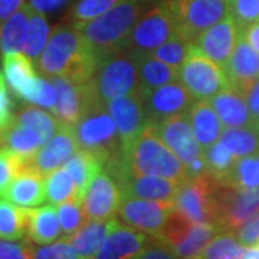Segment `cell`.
<instances>
[{
	"mask_svg": "<svg viewBox=\"0 0 259 259\" xmlns=\"http://www.w3.org/2000/svg\"><path fill=\"white\" fill-rule=\"evenodd\" d=\"M158 0H121L114 8L88 22H76L75 29L81 33L94 55L102 58L124 48L127 37L141 16Z\"/></svg>",
	"mask_w": 259,
	"mask_h": 259,
	"instance_id": "2",
	"label": "cell"
},
{
	"mask_svg": "<svg viewBox=\"0 0 259 259\" xmlns=\"http://www.w3.org/2000/svg\"><path fill=\"white\" fill-rule=\"evenodd\" d=\"M22 166V160L16 157L9 150H0V197L8 190L13 179L18 176Z\"/></svg>",
	"mask_w": 259,
	"mask_h": 259,
	"instance_id": "45",
	"label": "cell"
},
{
	"mask_svg": "<svg viewBox=\"0 0 259 259\" xmlns=\"http://www.w3.org/2000/svg\"><path fill=\"white\" fill-rule=\"evenodd\" d=\"M148 235L114 221L111 231L94 259H137Z\"/></svg>",
	"mask_w": 259,
	"mask_h": 259,
	"instance_id": "21",
	"label": "cell"
},
{
	"mask_svg": "<svg viewBox=\"0 0 259 259\" xmlns=\"http://www.w3.org/2000/svg\"><path fill=\"white\" fill-rule=\"evenodd\" d=\"M28 209L0 199V239L19 241L26 236Z\"/></svg>",
	"mask_w": 259,
	"mask_h": 259,
	"instance_id": "34",
	"label": "cell"
},
{
	"mask_svg": "<svg viewBox=\"0 0 259 259\" xmlns=\"http://www.w3.org/2000/svg\"><path fill=\"white\" fill-rule=\"evenodd\" d=\"M28 102L36 105V107L52 111L56 102V91L55 88H54V85L51 83V81L47 79V78L37 76L35 88H33L32 94H30Z\"/></svg>",
	"mask_w": 259,
	"mask_h": 259,
	"instance_id": "46",
	"label": "cell"
},
{
	"mask_svg": "<svg viewBox=\"0 0 259 259\" xmlns=\"http://www.w3.org/2000/svg\"><path fill=\"white\" fill-rule=\"evenodd\" d=\"M15 117L13 112V101L10 98L5 78L0 81V133L6 130L12 124Z\"/></svg>",
	"mask_w": 259,
	"mask_h": 259,
	"instance_id": "50",
	"label": "cell"
},
{
	"mask_svg": "<svg viewBox=\"0 0 259 259\" xmlns=\"http://www.w3.org/2000/svg\"><path fill=\"white\" fill-rule=\"evenodd\" d=\"M239 35L245 37V40L259 54V22L249 26L246 30L239 32Z\"/></svg>",
	"mask_w": 259,
	"mask_h": 259,
	"instance_id": "54",
	"label": "cell"
},
{
	"mask_svg": "<svg viewBox=\"0 0 259 259\" xmlns=\"http://www.w3.org/2000/svg\"><path fill=\"white\" fill-rule=\"evenodd\" d=\"M219 182L209 175L186 179L180 183L175 197V207L196 223H209L218 226Z\"/></svg>",
	"mask_w": 259,
	"mask_h": 259,
	"instance_id": "9",
	"label": "cell"
},
{
	"mask_svg": "<svg viewBox=\"0 0 259 259\" xmlns=\"http://www.w3.org/2000/svg\"><path fill=\"white\" fill-rule=\"evenodd\" d=\"M229 87L245 95L252 83L259 78V54L239 35L231 58L223 66Z\"/></svg>",
	"mask_w": 259,
	"mask_h": 259,
	"instance_id": "20",
	"label": "cell"
},
{
	"mask_svg": "<svg viewBox=\"0 0 259 259\" xmlns=\"http://www.w3.org/2000/svg\"><path fill=\"white\" fill-rule=\"evenodd\" d=\"M56 91V102L52 114L59 122L72 125L79 121L88 105L97 98L90 83H75L65 76L47 78Z\"/></svg>",
	"mask_w": 259,
	"mask_h": 259,
	"instance_id": "16",
	"label": "cell"
},
{
	"mask_svg": "<svg viewBox=\"0 0 259 259\" xmlns=\"http://www.w3.org/2000/svg\"><path fill=\"white\" fill-rule=\"evenodd\" d=\"M161 141L183 163L187 179L207 175L203 148L194 137L187 115H176L151 124Z\"/></svg>",
	"mask_w": 259,
	"mask_h": 259,
	"instance_id": "7",
	"label": "cell"
},
{
	"mask_svg": "<svg viewBox=\"0 0 259 259\" xmlns=\"http://www.w3.org/2000/svg\"><path fill=\"white\" fill-rule=\"evenodd\" d=\"M175 204L134 197H122L117 210L118 222L151 238H158Z\"/></svg>",
	"mask_w": 259,
	"mask_h": 259,
	"instance_id": "12",
	"label": "cell"
},
{
	"mask_svg": "<svg viewBox=\"0 0 259 259\" xmlns=\"http://www.w3.org/2000/svg\"><path fill=\"white\" fill-rule=\"evenodd\" d=\"M137 259H182L177 256L167 245L156 238H148L143 250L140 252Z\"/></svg>",
	"mask_w": 259,
	"mask_h": 259,
	"instance_id": "48",
	"label": "cell"
},
{
	"mask_svg": "<svg viewBox=\"0 0 259 259\" xmlns=\"http://www.w3.org/2000/svg\"><path fill=\"white\" fill-rule=\"evenodd\" d=\"M47 202L51 204H62L69 200H76L75 182L69 170L65 166L56 168L45 176Z\"/></svg>",
	"mask_w": 259,
	"mask_h": 259,
	"instance_id": "37",
	"label": "cell"
},
{
	"mask_svg": "<svg viewBox=\"0 0 259 259\" xmlns=\"http://www.w3.org/2000/svg\"><path fill=\"white\" fill-rule=\"evenodd\" d=\"M0 150H2V146H0Z\"/></svg>",
	"mask_w": 259,
	"mask_h": 259,
	"instance_id": "59",
	"label": "cell"
},
{
	"mask_svg": "<svg viewBox=\"0 0 259 259\" xmlns=\"http://www.w3.org/2000/svg\"><path fill=\"white\" fill-rule=\"evenodd\" d=\"M187 118L200 147L207 148L222 136V122L209 101H196L187 112Z\"/></svg>",
	"mask_w": 259,
	"mask_h": 259,
	"instance_id": "27",
	"label": "cell"
},
{
	"mask_svg": "<svg viewBox=\"0 0 259 259\" xmlns=\"http://www.w3.org/2000/svg\"><path fill=\"white\" fill-rule=\"evenodd\" d=\"M229 9L239 32L259 22V0H232Z\"/></svg>",
	"mask_w": 259,
	"mask_h": 259,
	"instance_id": "42",
	"label": "cell"
},
{
	"mask_svg": "<svg viewBox=\"0 0 259 259\" xmlns=\"http://www.w3.org/2000/svg\"><path fill=\"white\" fill-rule=\"evenodd\" d=\"M179 81L196 101H210L213 97L229 88L222 66L204 56L194 45L179 68Z\"/></svg>",
	"mask_w": 259,
	"mask_h": 259,
	"instance_id": "10",
	"label": "cell"
},
{
	"mask_svg": "<svg viewBox=\"0 0 259 259\" xmlns=\"http://www.w3.org/2000/svg\"><path fill=\"white\" fill-rule=\"evenodd\" d=\"M137 72H139L140 95L157 90L166 83L179 79V69L158 61L151 55L137 56Z\"/></svg>",
	"mask_w": 259,
	"mask_h": 259,
	"instance_id": "29",
	"label": "cell"
},
{
	"mask_svg": "<svg viewBox=\"0 0 259 259\" xmlns=\"http://www.w3.org/2000/svg\"><path fill=\"white\" fill-rule=\"evenodd\" d=\"M79 150L78 141L75 137L74 127L59 124V128L55 136L48 141L45 146L39 148L36 154L28 161H22V168H33L42 176H47L59 167L65 166V163Z\"/></svg>",
	"mask_w": 259,
	"mask_h": 259,
	"instance_id": "17",
	"label": "cell"
},
{
	"mask_svg": "<svg viewBox=\"0 0 259 259\" xmlns=\"http://www.w3.org/2000/svg\"><path fill=\"white\" fill-rule=\"evenodd\" d=\"M235 236L243 246H256V245H259V212L243 223L236 231Z\"/></svg>",
	"mask_w": 259,
	"mask_h": 259,
	"instance_id": "49",
	"label": "cell"
},
{
	"mask_svg": "<svg viewBox=\"0 0 259 259\" xmlns=\"http://www.w3.org/2000/svg\"><path fill=\"white\" fill-rule=\"evenodd\" d=\"M218 203V228L222 232H236L259 212V189H236L219 185Z\"/></svg>",
	"mask_w": 259,
	"mask_h": 259,
	"instance_id": "13",
	"label": "cell"
},
{
	"mask_svg": "<svg viewBox=\"0 0 259 259\" xmlns=\"http://www.w3.org/2000/svg\"><path fill=\"white\" fill-rule=\"evenodd\" d=\"M245 98L249 107L252 120L256 125H259V78L248 88V91L245 93Z\"/></svg>",
	"mask_w": 259,
	"mask_h": 259,
	"instance_id": "51",
	"label": "cell"
},
{
	"mask_svg": "<svg viewBox=\"0 0 259 259\" xmlns=\"http://www.w3.org/2000/svg\"><path fill=\"white\" fill-rule=\"evenodd\" d=\"M3 76L15 98L28 102L37 79L32 59L22 52L3 55Z\"/></svg>",
	"mask_w": 259,
	"mask_h": 259,
	"instance_id": "24",
	"label": "cell"
},
{
	"mask_svg": "<svg viewBox=\"0 0 259 259\" xmlns=\"http://www.w3.org/2000/svg\"><path fill=\"white\" fill-rule=\"evenodd\" d=\"M203 157L207 175L216 179L221 185H225L228 177L231 176L238 158L232 154L221 140L216 141L210 147L204 148Z\"/></svg>",
	"mask_w": 259,
	"mask_h": 259,
	"instance_id": "36",
	"label": "cell"
},
{
	"mask_svg": "<svg viewBox=\"0 0 259 259\" xmlns=\"http://www.w3.org/2000/svg\"><path fill=\"white\" fill-rule=\"evenodd\" d=\"M221 232L216 225L190 221L175 207V210L168 214L160 236L156 239L167 245L179 258L196 259L206 245Z\"/></svg>",
	"mask_w": 259,
	"mask_h": 259,
	"instance_id": "6",
	"label": "cell"
},
{
	"mask_svg": "<svg viewBox=\"0 0 259 259\" xmlns=\"http://www.w3.org/2000/svg\"><path fill=\"white\" fill-rule=\"evenodd\" d=\"M176 33V23L167 0H158L136 23L124 48L137 56L150 55Z\"/></svg>",
	"mask_w": 259,
	"mask_h": 259,
	"instance_id": "11",
	"label": "cell"
},
{
	"mask_svg": "<svg viewBox=\"0 0 259 259\" xmlns=\"http://www.w3.org/2000/svg\"><path fill=\"white\" fill-rule=\"evenodd\" d=\"M246 259H259V245H256V246H248Z\"/></svg>",
	"mask_w": 259,
	"mask_h": 259,
	"instance_id": "55",
	"label": "cell"
},
{
	"mask_svg": "<svg viewBox=\"0 0 259 259\" xmlns=\"http://www.w3.org/2000/svg\"><path fill=\"white\" fill-rule=\"evenodd\" d=\"M226 2H228V3H231V2H232V0H226Z\"/></svg>",
	"mask_w": 259,
	"mask_h": 259,
	"instance_id": "58",
	"label": "cell"
},
{
	"mask_svg": "<svg viewBox=\"0 0 259 259\" xmlns=\"http://www.w3.org/2000/svg\"><path fill=\"white\" fill-rule=\"evenodd\" d=\"M32 12L33 10L29 5H23L13 16H10L0 26V48L3 55L22 52Z\"/></svg>",
	"mask_w": 259,
	"mask_h": 259,
	"instance_id": "31",
	"label": "cell"
},
{
	"mask_svg": "<svg viewBox=\"0 0 259 259\" xmlns=\"http://www.w3.org/2000/svg\"><path fill=\"white\" fill-rule=\"evenodd\" d=\"M210 105L216 111L225 128L256 125L250 117L249 107L245 95L231 87L213 97L210 100Z\"/></svg>",
	"mask_w": 259,
	"mask_h": 259,
	"instance_id": "25",
	"label": "cell"
},
{
	"mask_svg": "<svg viewBox=\"0 0 259 259\" xmlns=\"http://www.w3.org/2000/svg\"><path fill=\"white\" fill-rule=\"evenodd\" d=\"M248 246H243L232 232H221L206 245L196 259H246Z\"/></svg>",
	"mask_w": 259,
	"mask_h": 259,
	"instance_id": "38",
	"label": "cell"
},
{
	"mask_svg": "<svg viewBox=\"0 0 259 259\" xmlns=\"http://www.w3.org/2000/svg\"><path fill=\"white\" fill-rule=\"evenodd\" d=\"M13 120L19 122L20 125H25L37 133L45 141V144L55 136L61 124L55 115L44 111L40 107H36V105H28V107L20 108L18 112H15Z\"/></svg>",
	"mask_w": 259,
	"mask_h": 259,
	"instance_id": "35",
	"label": "cell"
},
{
	"mask_svg": "<svg viewBox=\"0 0 259 259\" xmlns=\"http://www.w3.org/2000/svg\"><path fill=\"white\" fill-rule=\"evenodd\" d=\"M65 167L69 170L71 176L74 179L75 189H76V202L79 203L81 196L85 192L87 186L90 185V182L100 171L104 170L101 160L88 151L78 150L74 156L65 163Z\"/></svg>",
	"mask_w": 259,
	"mask_h": 259,
	"instance_id": "32",
	"label": "cell"
},
{
	"mask_svg": "<svg viewBox=\"0 0 259 259\" xmlns=\"http://www.w3.org/2000/svg\"><path fill=\"white\" fill-rule=\"evenodd\" d=\"M79 150L88 151L104 164L122 154L120 136L105 104L95 98L74 125Z\"/></svg>",
	"mask_w": 259,
	"mask_h": 259,
	"instance_id": "4",
	"label": "cell"
},
{
	"mask_svg": "<svg viewBox=\"0 0 259 259\" xmlns=\"http://www.w3.org/2000/svg\"><path fill=\"white\" fill-rule=\"evenodd\" d=\"M122 197H134L154 202L173 203L180 182L164 177L128 176L118 183Z\"/></svg>",
	"mask_w": 259,
	"mask_h": 259,
	"instance_id": "22",
	"label": "cell"
},
{
	"mask_svg": "<svg viewBox=\"0 0 259 259\" xmlns=\"http://www.w3.org/2000/svg\"><path fill=\"white\" fill-rule=\"evenodd\" d=\"M219 140L236 158L259 154V125L225 128Z\"/></svg>",
	"mask_w": 259,
	"mask_h": 259,
	"instance_id": "33",
	"label": "cell"
},
{
	"mask_svg": "<svg viewBox=\"0 0 259 259\" xmlns=\"http://www.w3.org/2000/svg\"><path fill=\"white\" fill-rule=\"evenodd\" d=\"M23 2L25 0H0V26L25 5Z\"/></svg>",
	"mask_w": 259,
	"mask_h": 259,
	"instance_id": "53",
	"label": "cell"
},
{
	"mask_svg": "<svg viewBox=\"0 0 259 259\" xmlns=\"http://www.w3.org/2000/svg\"><path fill=\"white\" fill-rule=\"evenodd\" d=\"M115 219L111 221H87L79 231L68 238L74 246L78 259H94L102 242L111 231Z\"/></svg>",
	"mask_w": 259,
	"mask_h": 259,
	"instance_id": "30",
	"label": "cell"
},
{
	"mask_svg": "<svg viewBox=\"0 0 259 259\" xmlns=\"http://www.w3.org/2000/svg\"><path fill=\"white\" fill-rule=\"evenodd\" d=\"M192 45L193 44H190L189 40H186L185 37L176 33V35L170 37L167 42H164L161 47L154 49L151 52V55L157 58L158 61L179 69L186 61V58L189 56Z\"/></svg>",
	"mask_w": 259,
	"mask_h": 259,
	"instance_id": "40",
	"label": "cell"
},
{
	"mask_svg": "<svg viewBox=\"0 0 259 259\" xmlns=\"http://www.w3.org/2000/svg\"><path fill=\"white\" fill-rule=\"evenodd\" d=\"M49 36H51V32H49V25L45 19V15L33 10L29 19L28 30H26L22 52L30 59L36 61L47 47Z\"/></svg>",
	"mask_w": 259,
	"mask_h": 259,
	"instance_id": "39",
	"label": "cell"
},
{
	"mask_svg": "<svg viewBox=\"0 0 259 259\" xmlns=\"http://www.w3.org/2000/svg\"><path fill=\"white\" fill-rule=\"evenodd\" d=\"M239 39V30L231 15L222 22L204 30L193 45L214 64L225 66Z\"/></svg>",
	"mask_w": 259,
	"mask_h": 259,
	"instance_id": "19",
	"label": "cell"
},
{
	"mask_svg": "<svg viewBox=\"0 0 259 259\" xmlns=\"http://www.w3.org/2000/svg\"><path fill=\"white\" fill-rule=\"evenodd\" d=\"M3 78H5V76H3V75L0 74V81H2V79H3Z\"/></svg>",
	"mask_w": 259,
	"mask_h": 259,
	"instance_id": "57",
	"label": "cell"
},
{
	"mask_svg": "<svg viewBox=\"0 0 259 259\" xmlns=\"http://www.w3.org/2000/svg\"><path fill=\"white\" fill-rule=\"evenodd\" d=\"M177 33L190 44L231 15L226 0H167Z\"/></svg>",
	"mask_w": 259,
	"mask_h": 259,
	"instance_id": "8",
	"label": "cell"
},
{
	"mask_svg": "<svg viewBox=\"0 0 259 259\" xmlns=\"http://www.w3.org/2000/svg\"><path fill=\"white\" fill-rule=\"evenodd\" d=\"M0 146L9 150L22 161H28L36 154L39 148L45 146V141L33 130L20 125L13 120L8 128L0 133Z\"/></svg>",
	"mask_w": 259,
	"mask_h": 259,
	"instance_id": "28",
	"label": "cell"
},
{
	"mask_svg": "<svg viewBox=\"0 0 259 259\" xmlns=\"http://www.w3.org/2000/svg\"><path fill=\"white\" fill-rule=\"evenodd\" d=\"M122 157L131 176L164 177L180 183L187 179L183 163L161 141L151 124L122 147Z\"/></svg>",
	"mask_w": 259,
	"mask_h": 259,
	"instance_id": "3",
	"label": "cell"
},
{
	"mask_svg": "<svg viewBox=\"0 0 259 259\" xmlns=\"http://www.w3.org/2000/svg\"><path fill=\"white\" fill-rule=\"evenodd\" d=\"M0 259H33V246L29 239H0Z\"/></svg>",
	"mask_w": 259,
	"mask_h": 259,
	"instance_id": "47",
	"label": "cell"
},
{
	"mask_svg": "<svg viewBox=\"0 0 259 259\" xmlns=\"http://www.w3.org/2000/svg\"><path fill=\"white\" fill-rule=\"evenodd\" d=\"M62 236L61 223L54 204L28 209L26 238L36 245L54 243Z\"/></svg>",
	"mask_w": 259,
	"mask_h": 259,
	"instance_id": "26",
	"label": "cell"
},
{
	"mask_svg": "<svg viewBox=\"0 0 259 259\" xmlns=\"http://www.w3.org/2000/svg\"><path fill=\"white\" fill-rule=\"evenodd\" d=\"M56 213H58V219L61 223L64 238H71L88 221L82 206L76 200H69V202H65L62 204H58Z\"/></svg>",
	"mask_w": 259,
	"mask_h": 259,
	"instance_id": "41",
	"label": "cell"
},
{
	"mask_svg": "<svg viewBox=\"0 0 259 259\" xmlns=\"http://www.w3.org/2000/svg\"><path fill=\"white\" fill-rule=\"evenodd\" d=\"M33 259H78V256L69 239L62 238L54 243L33 248Z\"/></svg>",
	"mask_w": 259,
	"mask_h": 259,
	"instance_id": "44",
	"label": "cell"
},
{
	"mask_svg": "<svg viewBox=\"0 0 259 259\" xmlns=\"http://www.w3.org/2000/svg\"><path fill=\"white\" fill-rule=\"evenodd\" d=\"M105 107L117 125L122 147L130 144L143 130L150 125L141 95L117 98L105 102Z\"/></svg>",
	"mask_w": 259,
	"mask_h": 259,
	"instance_id": "18",
	"label": "cell"
},
{
	"mask_svg": "<svg viewBox=\"0 0 259 259\" xmlns=\"http://www.w3.org/2000/svg\"><path fill=\"white\" fill-rule=\"evenodd\" d=\"M121 0H78L72 10L75 22H88L104 15Z\"/></svg>",
	"mask_w": 259,
	"mask_h": 259,
	"instance_id": "43",
	"label": "cell"
},
{
	"mask_svg": "<svg viewBox=\"0 0 259 259\" xmlns=\"http://www.w3.org/2000/svg\"><path fill=\"white\" fill-rule=\"evenodd\" d=\"M3 197L16 206L32 209L47 202V187L40 173L33 168H22L13 179Z\"/></svg>",
	"mask_w": 259,
	"mask_h": 259,
	"instance_id": "23",
	"label": "cell"
},
{
	"mask_svg": "<svg viewBox=\"0 0 259 259\" xmlns=\"http://www.w3.org/2000/svg\"><path fill=\"white\" fill-rule=\"evenodd\" d=\"M65 3L66 0H29V6L32 8V10L42 15L55 12L56 9L62 8Z\"/></svg>",
	"mask_w": 259,
	"mask_h": 259,
	"instance_id": "52",
	"label": "cell"
},
{
	"mask_svg": "<svg viewBox=\"0 0 259 259\" xmlns=\"http://www.w3.org/2000/svg\"><path fill=\"white\" fill-rule=\"evenodd\" d=\"M121 199L122 196L117 182L102 170L87 186L79 203L88 221H111L117 214Z\"/></svg>",
	"mask_w": 259,
	"mask_h": 259,
	"instance_id": "14",
	"label": "cell"
},
{
	"mask_svg": "<svg viewBox=\"0 0 259 259\" xmlns=\"http://www.w3.org/2000/svg\"><path fill=\"white\" fill-rule=\"evenodd\" d=\"M35 64L37 72L45 78L65 76L75 83H87L91 81L100 61L75 26H58Z\"/></svg>",
	"mask_w": 259,
	"mask_h": 259,
	"instance_id": "1",
	"label": "cell"
},
{
	"mask_svg": "<svg viewBox=\"0 0 259 259\" xmlns=\"http://www.w3.org/2000/svg\"><path fill=\"white\" fill-rule=\"evenodd\" d=\"M150 124L176 115H187L196 100L183 83L170 82L141 95Z\"/></svg>",
	"mask_w": 259,
	"mask_h": 259,
	"instance_id": "15",
	"label": "cell"
},
{
	"mask_svg": "<svg viewBox=\"0 0 259 259\" xmlns=\"http://www.w3.org/2000/svg\"><path fill=\"white\" fill-rule=\"evenodd\" d=\"M253 158H255V180H256V187L259 189V154H255Z\"/></svg>",
	"mask_w": 259,
	"mask_h": 259,
	"instance_id": "56",
	"label": "cell"
},
{
	"mask_svg": "<svg viewBox=\"0 0 259 259\" xmlns=\"http://www.w3.org/2000/svg\"><path fill=\"white\" fill-rule=\"evenodd\" d=\"M88 83L104 104L128 95H140L137 55L125 48L105 55Z\"/></svg>",
	"mask_w": 259,
	"mask_h": 259,
	"instance_id": "5",
	"label": "cell"
}]
</instances>
